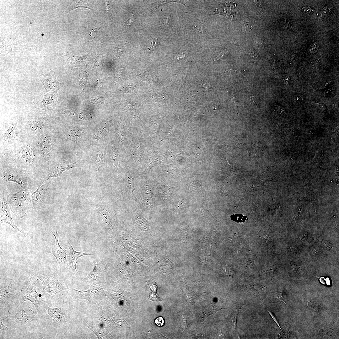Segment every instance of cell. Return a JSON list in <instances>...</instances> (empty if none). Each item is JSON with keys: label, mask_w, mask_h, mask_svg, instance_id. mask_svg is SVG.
Listing matches in <instances>:
<instances>
[{"label": "cell", "mask_w": 339, "mask_h": 339, "mask_svg": "<svg viewBox=\"0 0 339 339\" xmlns=\"http://www.w3.org/2000/svg\"><path fill=\"white\" fill-rule=\"evenodd\" d=\"M154 322L158 326H162L164 325V321L162 317H159L155 319Z\"/></svg>", "instance_id": "cell-27"}, {"label": "cell", "mask_w": 339, "mask_h": 339, "mask_svg": "<svg viewBox=\"0 0 339 339\" xmlns=\"http://www.w3.org/2000/svg\"><path fill=\"white\" fill-rule=\"evenodd\" d=\"M249 54L253 58H256L258 56V54L254 50L251 49L249 50Z\"/></svg>", "instance_id": "cell-29"}, {"label": "cell", "mask_w": 339, "mask_h": 339, "mask_svg": "<svg viewBox=\"0 0 339 339\" xmlns=\"http://www.w3.org/2000/svg\"><path fill=\"white\" fill-rule=\"evenodd\" d=\"M46 190V186L44 185L39 186L37 190L32 194L31 196L30 204L35 206L38 204L44 196Z\"/></svg>", "instance_id": "cell-13"}, {"label": "cell", "mask_w": 339, "mask_h": 339, "mask_svg": "<svg viewBox=\"0 0 339 339\" xmlns=\"http://www.w3.org/2000/svg\"><path fill=\"white\" fill-rule=\"evenodd\" d=\"M13 42L10 38L5 34L0 35V54L4 56L9 53L12 50Z\"/></svg>", "instance_id": "cell-11"}, {"label": "cell", "mask_w": 339, "mask_h": 339, "mask_svg": "<svg viewBox=\"0 0 339 339\" xmlns=\"http://www.w3.org/2000/svg\"><path fill=\"white\" fill-rule=\"evenodd\" d=\"M70 250V253L68 256L72 264L73 269L74 271H77L76 266L77 263V260L82 256L86 255H93L91 253L90 250H82L79 252L75 251L72 246L69 243V245H67Z\"/></svg>", "instance_id": "cell-8"}, {"label": "cell", "mask_w": 339, "mask_h": 339, "mask_svg": "<svg viewBox=\"0 0 339 339\" xmlns=\"http://www.w3.org/2000/svg\"><path fill=\"white\" fill-rule=\"evenodd\" d=\"M107 131V127L105 125L101 126L97 131L96 137L97 139H100L104 136Z\"/></svg>", "instance_id": "cell-25"}, {"label": "cell", "mask_w": 339, "mask_h": 339, "mask_svg": "<svg viewBox=\"0 0 339 339\" xmlns=\"http://www.w3.org/2000/svg\"><path fill=\"white\" fill-rule=\"evenodd\" d=\"M224 52L223 53V52L221 53L219 55V56H217V57L216 58V60L218 59L220 57H221L222 56L224 55Z\"/></svg>", "instance_id": "cell-36"}, {"label": "cell", "mask_w": 339, "mask_h": 339, "mask_svg": "<svg viewBox=\"0 0 339 339\" xmlns=\"http://www.w3.org/2000/svg\"><path fill=\"white\" fill-rule=\"evenodd\" d=\"M6 189L2 190L1 194L0 224L5 223L11 225L15 230L20 232L25 237L26 233L19 229L14 223L11 215L10 209L7 202Z\"/></svg>", "instance_id": "cell-2"}, {"label": "cell", "mask_w": 339, "mask_h": 339, "mask_svg": "<svg viewBox=\"0 0 339 339\" xmlns=\"http://www.w3.org/2000/svg\"><path fill=\"white\" fill-rule=\"evenodd\" d=\"M231 219L238 222H244L248 219L247 217L241 214H234L231 217Z\"/></svg>", "instance_id": "cell-24"}, {"label": "cell", "mask_w": 339, "mask_h": 339, "mask_svg": "<svg viewBox=\"0 0 339 339\" xmlns=\"http://www.w3.org/2000/svg\"><path fill=\"white\" fill-rule=\"evenodd\" d=\"M104 155L102 152L99 153L96 157L95 164L97 169H100L102 166L103 162Z\"/></svg>", "instance_id": "cell-23"}, {"label": "cell", "mask_w": 339, "mask_h": 339, "mask_svg": "<svg viewBox=\"0 0 339 339\" xmlns=\"http://www.w3.org/2000/svg\"><path fill=\"white\" fill-rule=\"evenodd\" d=\"M134 20V16L133 14H132L131 15V17H130V18L127 20V22L126 23V25L129 26H130L133 23Z\"/></svg>", "instance_id": "cell-28"}, {"label": "cell", "mask_w": 339, "mask_h": 339, "mask_svg": "<svg viewBox=\"0 0 339 339\" xmlns=\"http://www.w3.org/2000/svg\"><path fill=\"white\" fill-rule=\"evenodd\" d=\"M133 223L142 232L146 233H150L149 227L151 224L142 214H138L136 216Z\"/></svg>", "instance_id": "cell-12"}, {"label": "cell", "mask_w": 339, "mask_h": 339, "mask_svg": "<svg viewBox=\"0 0 339 339\" xmlns=\"http://www.w3.org/2000/svg\"><path fill=\"white\" fill-rule=\"evenodd\" d=\"M41 296V295L37 292L33 286L27 289L24 296L25 299L30 301L37 310H38V305L42 301Z\"/></svg>", "instance_id": "cell-9"}, {"label": "cell", "mask_w": 339, "mask_h": 339, "mask_svg": "<svg viewBox=\"0 0 339 339\" xmlns=\"http://www.w3.org/2000/svg\"><path fill=\"white\" fill-rule=\"evenodd\" d=\"M102 278V275L100 266L98 263L95 262L93 270L89 272L87 276L83 279L91 284H96L100 283Z\"/></svg>", "instance_id": "cell-7"}, {"label": "cell", "mask_w": 339, "mask_h": 339, "mask_svg": "<svg viewBox=\"0 0 339 339\" xmlns=\"http://www.w3.org/2000/svg\"><path fill=\"white\" fill-rule=\"evenodd\" d=\"M56 90L42 95L39 101L40 106L44 109H49L59 104L57 100L58 95Z\"/></svg>", "instance_id": "cell-5"}, {"label": "cell", "mask_w": 339, "mask_h": 339, "mask_svg": "<svg viewBox=\"0 0 339 339\" xmlns=\"http://www.w3.org/2000/svg\"><path fill=\"white\" fill-rule=\"evenodd\" d=\"M17 124V122L12 124L7 131L6 137L9 140L14 141L17 138L18 132L16 127Z\"/></svg>", "instance_id": "cell-18"}, {"label": "cell", "mask_w": 339, "mask_h": 339, "mask_svg": "<svg viewBox=\"0 0 339 339\" xmlns=\"http://www.w3.org/2000/svg\"><path fill=\"white\" fill-rule=\"evenodd\" d=\"M46 92L58 90L62 86V84L56 80V75L52 71H48L40 78Z\"/></svg>", "instance_id": "cell-4"}, {"label": "cell", "mask_w": 339, "mask_h": 339, "mask_svg": "<svg viewBox=\"0 0 339 339\" xmlns=\"http://www.w3.org/2000/svg\"><path fill=\"white\" fill-rule=\"evenodd\" d=\"M257 46L259 47H262L263 46V42L262 40L259 39L258 40Z\"/></svg>", "instance_id": "cell-35"}, {"label": "cell", "mask_w": 339, "mask_h": 339, "mask_svg": "<svg viewBox=\"0 0 339 339\" xmlns=\"http://www.w3.org/2000/svg\"><path fill=\"white\" fill-rule=\"evenodd\" d=\"M126 181L127 185L128 188L133 196V197L136 201H137V199L134 194L135 187L134 179L132 177L129 173L127 174Z\"/></svg>", "instance_id": "cell-19"}, {"label": "cell", "mask_w": 339, "mask_h": 339, "mask_svg": "<svg viewBox=\"0 0 339 339\" xmlns=\"http://www.w3.org/2000/svg\"><path fill=\"white\" fill-rule=\"evenodd\" d=\"M295 99L298 102H300L303 100V97L301 95H297L295 97Z\"/></svg>", "instance_id": "cell-32"}, {"label": "cell", "mask_w": 339, "mask_h": 339, "mask_svg": "<svg viewBox=\"0 0 339 339\" xmlns=\"http://www.w3.org/2000/svg\"><path fill=\"white\" fill-rule=\"evenodd\" d=\"M30 126L33 131L36 132H39L42 130L44 125L40 121H34L31 123Z\"/></svg>", "instance_id": "cell-22"}, {"label": "cell", "mask_w": 339, "mask_h": 339, "mask_svg": "<svg viewBox=\"0 0 339 339\" xmlns=\"http://www.w3.org/2000/svg\"><path fill=\"white\" fill-rule=\"evenodd\" d=\"M8 328L6 327L3 323L2 321L0 320V329L1 331H6Z\"/></svg>", "instance_id": "cell-33"}, {"label": "cell", "mask_w": 339, "mask_h": 339, "mask_svg": "<svg viewBox=\"0 0 339 339\" xmlns=\"http://www.w3.org/2000/svg\"><path fill=\"white\" fill-rule=\"evenodd\" d=\"M77 297L79 299H84L90 303H94L101 299L104 296L105 292L102 288L91 285L88 290L81 291L73 289Z\"/></svg>", "instance_id": "cell-3"}, {"label": "cell", "mask_w": 339, "mask_h": 339, "mask_svg": "<svg viewBox=\"0 0 339 339\" xmlns=\"http://www.w3.org/2000/svg\"><path fill=\"white\" fill-rule=\"evenodd\" d=\"M147 283L150 289L152 291V293L150 294L149 298L152 301L155 302H158L162 301L163 299L157 296V291L158 288L157 286L156 285V282L153 280H150L147 282Z\"/></svg>", "instance_id": "cell-16"}, {"label": "cell", "mask_w": 339, "mask_h": 339, "mask_svg": "<svg viewBox=\"0 0 339 339\" xmlns=\"http://www.w3.org/2000/svg\"><path fill=\"white\" fill-rule=\"evenodd\" d=\"M52 234L55 237L56 243L52 249L51 252L50 253L55 256L58 262L62 264L66 262L67 264L66 259V251L64 249L62 248L59 244V235L57 231L55 234L53 233Z\"/></svg>", "instance_id": "cell-6"}, {"label": "cell", "mask_w": 339, "mask_h": 339, "mask_svg": "<svg viewBox=\"0 0 339 339\" xmlns=\"http://www.w3.org/2000/svg\"><path fill=\"white\" fill-rule=\"evenodd\" d=\"M30 198V192L23 189L16 193L7 195V200L12 211L22 218L26 214Z\"/></svg>", "instance_id": "cell-1"}, {"label": "cell", "mask_w": 339, "mask_h": 339, "mask_svg": "<svg viewBox=\"0 0 339 339\" xmlns=\"http://www.w3.org/2000/svg\"><path fill=\"white\" fill-rule=\"evenodd\" d=\"M3 177L7 181H13L17 183L23 189H27L29 187V183L16 175L7 173L4 175Z\"/></svg>", "instance_id": "cell-14"}, {"label": "cell", "mask_w": 339, "mask_h": 339, "mask_svg": "<svg viewBox=\"0 0 339 339\" xmlns=\"http://www.w3.org/2000/svg\"><path fill=\"white\" fill-rule=\"evenodd\" d=\"M267 311H268V313H269V314L272 317V318L274 320V321H275V322L277 324V325L280 328L281 330V331L282 332L283 334H284V335H285L284 333H283V331H282V329H281V327H280V324H279V320H278V318L271 311V310H268Z\"/></svg>", "instance_id": "cell-26"}, {"label": "cell", "mask_w": 339, "mask_h": 339, "mask_svg": "<svg viewBox=\"0 0 339 339\" xmlns=\"http://www.w3.org/2000/svg\"><path fill=\"white\" fill-rule=\"evenodd\" d=\"M21 154L24 160L26 162L30 163L33 161L34 152L31 147L28 146L24 147L22 149Z\"/></svg>", "instance_id": "cell-17"}, {"label": "cell", "mask_w": 339, "mask_h": 339, "mask_svg": "<svg viewBox=\"0 0 339 339\" xmlns=\"http://www.w3.org/2000/svg\"><path fill=\"white\" fill-rule=\"evenodd\" d=\"M160 199L164 201L172 193V189L170 186L166 187L159 190Z\"/></svg>", "instance_id": "cell-20"}, {"label": "cell", "mask_w": 339, "mask_h": 339, "mask_svg": "<svg viewBox=\"0 0 339 339\" xmlns=\"http://www.w3.org/2000/svg\"><path fill=\"white\" fill-rule=\"evenodd\" d=\"M100 98H96V99H92L91 101V102L92 104H94L95 105H96L98 103H100L102 101V100H100Z\"/></svg>", "instance_id": "cell-31"}, {"label": "cell", "mask_w": 339, "mask_h": 339, "mask_svg": "<svg viewBox=\"0 0 339 339\" xmlns=\"http://www.w3.org/2000/svg\"><path fill=\"white\" fill-rule=\"evenodd\" d=\"M61 308L62 307L60 308H57L46 306L45 308L47 313L51 317L56 320L60 321L62 320L64 315L62 310Z\"/></svg>", "instance_id": "cell-15"}, {"label": "cell", "mask_w": 339, "mask_h": 339, "mask_svg": "<svg viewBox=\"0 0 339 339\" xmlns=\"http://www.w3.org/2000/svg\"><path fill=\"white\" fill-rule=\"evenodd\" d=\"M51 144L49 139L45 137L41 141V148L42 151L45 154L48 153L50 150Z\"/></svg>", "instance_id": "cell-21"}, {"label": "cell", "mask_w": 339, "mask_h": 339, "mask_svg": "<svg viewBox=\"0 0 339 339\" xmlns=\"http://www.w3.org/2000/svg\"><path fill=\"white\" fill-rule=\"evenodd\" d=\"M162 20H164V22H163L164 23V25H165V24H167L169 22V20H170V17L169 16V15H167V16L165 15L164 16Z\"/></svg>", "instance_id": "cell-30"}, {"label": "cell", "mask_w": 339, "mask_h": 339, "mask_svg": "<svg viewBox=\"0 0 339 339\" xmlns=\"http://www.w3.org/2000/svg\"><path fill=\"white\" fill-rule=\"evenodd\" d=\"M157 40V39H155V40H153L152 41V44H151L152 48H151V49H152V50H153V49H155L156 48V45Z\"/></svg>", "instance_id": "cell-34"}, {"label": "cell", "mask_w": 339, "mask_h": 339, "mask_svg": "<svg viewBox=\"0 0 339 339\" xmlns=\"http://www.w3.org/2000/svg\"><path fill=\"white\" fill-rule=\"evenodd\" d=\"M153 188L148 182L144 186L142 192L143 201L146 207L149 210L152 206Z\"/></svg>", "instance_id": "cell-10"}]
</instances>
